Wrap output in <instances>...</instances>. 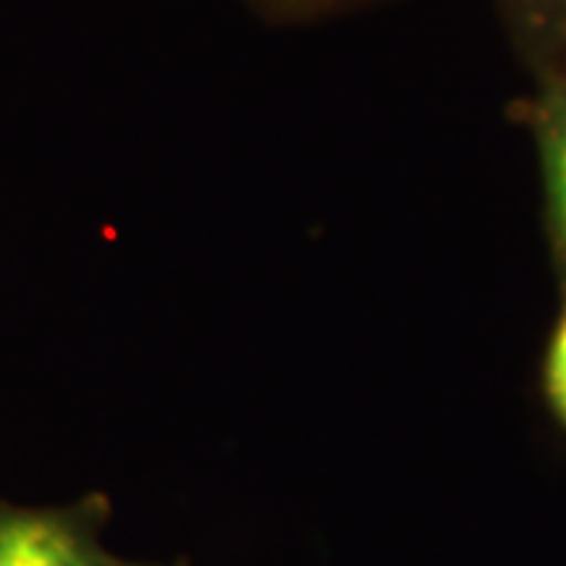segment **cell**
Segmentation results:
<instances>
[{"label":"cell","mask_w":566,"mask_h":566,"mask_svg":"<svg viewBox=\"0 0 566 566\" xmlns=\"http://www.w3.org/2000/svg\"><path fill=\"white\" fill-rule=\"evenodd\" d=\"M254 3L263 6L271 17L304 19V17H315V13L334 9V6L342 3V0H254Z\"/></svg>","instance_id":"277c9868"},{"label":"cell","mask_w":566,"mask_h":566,"mask_svg":"<svg viewBox=\"0 0 566 566\" xmlns=\"http://www.w3.org/2000/svg\"><path fill=\"white\" fill-rule=\"evenodd\" d=\"M111 522L101 491L51 506L0 501V566H134L105 543Z\"/></svg>","instance_id":"6da1fadb"},{"label":"cell","mask_w":566,"mask_h":566,"mask_svg":"<svg viewBox=\"0 0 566 566\" xmlns=\"http://www.w3.org/2000/svg\"><path fill=\"white\" fill-rule=\"evenodd\" d=\"M533 3H543V6H566V0H533Z\"/></svg>","instance_id":"8992f818"},{"label":"cell","mask_w":566,"mask_h":566,"mask_svg":"<svg viewBox=\"0 0 566 566\" xmlns=\"http://www.w3.org/2000/svg\"><path fill=\"white\" fill-rule=\"evenodd\" d=\"M543 166L554 229L566 247V90L551 103L543 118Z\"/></svg>","instance_id":"7a4b0ae2"},{"label":"cell","mask_w":566,"mask_h":566,"mask_svg":"<svg viewBox=\"0 0 566 566\" xmlns=\"http://www.w3.org/2000/svg\"><path fill=\"white\" fill-rule=\"evenodd\" d=\"M548 396L554 401L556 412L566 422V313L564 321L558 325L554 344H551L548 354Z\"/></svg>","instance_id":"3957f363"},{"label":"cell","mask_w":566,"mask_h":566,"mask_svg":"<svg viewBox=\"0 0 566 566\" xmlns=\"http://www.w3.org/2000/svg\"><path fill=\"white\" fill-rule=\"evenodd\" d=\"M134 566H189L187 558H174V562H137Z\"/></svg>","instance_id":"5b68a950"},{"label":"cell","mask_w":566,"mask_h":566,"mask_svg":"<svg viewBox=\"0 0 566 566\" xmlns=\"http://www.w3.org/2000/svg\"><path fill=\"white\" fill-rule=\"evenodd\" d=\"M564 250H566V247H564Z\"/></svg>","instance_id":"52a82bcc"}]
</instances>
